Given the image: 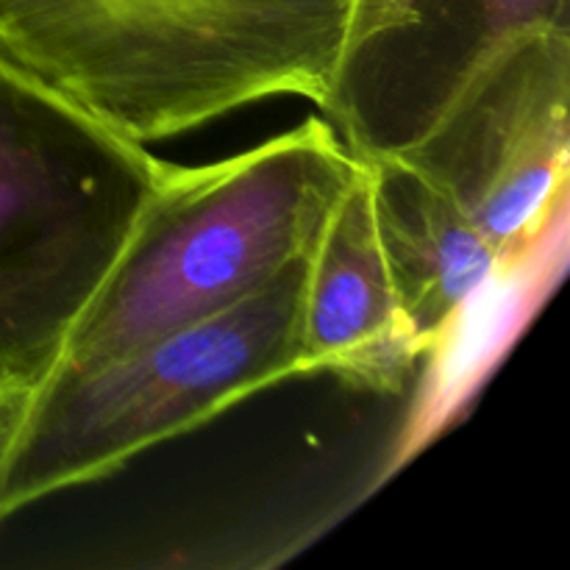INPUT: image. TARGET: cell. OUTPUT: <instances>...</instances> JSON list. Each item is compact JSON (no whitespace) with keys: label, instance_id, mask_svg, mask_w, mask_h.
<instances>
[{"label":"cell","instance_id":"obj_1","mask_svg":"<svg viewBox=\"0 0 570 570\" xmlns=\"http://www.w3.org/2000/svg\"><path fill=\"white\" fill-rule=\"evenodd\" d=\"M356 0H0V59L139 145L243 106H323Z\"/></svg>","mask_w":570,"mask_h":570},{"label":"cell","instance_id":"obj_4","mask_svg":"<svg viewBox=\"0 0 570 570\" xmlns=\"http://www.w3.org/2000/svg\"><path fill=\"white\" fill-rule=\"evenodd\" d=\"M161 167L0 59V384L59 367Z\"/></svg>","mask_w":570,"mask_h":570},{"label":"cell","instance_id":"obj_8","mask_svg":"<svg viewBox=\"0 0 570 570\" xmlns=\"http://www.w3.org/2000/svg\"><path fill=\"white\" fill-rule=\"evenodd\" d=\"M33 387L22 384H0V476H3L6 456H9L11 443H14L20 423L26 417L28 404H31Z\"/></svg>","mask_w":570,"mask_h":570},{"label":"cell","instance_id":"obj_6","mask_svg":"<svg viewBox=\"0 0 570 570\" xmlns=\"http://www.w3.org/2000/svg\"><path fill=\"white\" fill-rule=\"evenodd\" d=\"M298 345L304 376H334L379 395L401 393L426 356L379 245L362 159L309 250Z\"/></svg>","mask_w":570,"mask_h":570},{"label":"cell","instance_id":"obj_3","mask_svg":"<svg viewBox=\"0 0 570 570\" xmlns=\"http://www.w3.org/2000/svg\"><path fill=\"white\" fill-rule=\"evenodd\" d=\"M309 250L215 315L100 365L59 367L33 387L0 476V523L304 376L298 312Z\"/></svg>","mask_w":570,"mask_h":570},{"label":"cell","instance_id":"obj_2","mask_svg":"<svg viewBox=\"0 0 570 570\" xmlns=\"http://www.w3.org/2000/svg\"><path fill=\"white\" fill-rule=\"evenodd\" d=\"M356 167L323 117L215 165L165 161L59 367L109 362L259 289L315 245Z\"/></svg>","mask_w":570,"mask_h":570},{"label":"cell","instance_id":"obj_7","mask_svg":"<svg viewBox=\"0 0 570 570\" xmlns=\"http://www.w3.org/2000/svg\"><path fill=\"white\" fill-rule=\"evenodd\" d=\"M362 161L371 184L379 245L395 293L423 351L434 354L471 304L510 265L476 223L404 156Z\"/></svg>","mask_w":570,"mask_h":570},{"label":"cell","instance_id":"obj_5","mask_svg":"<svg viewBox=\"0 0 570 570\" xmlns=\"http://www.w3.org/2000/svg\"><path fill=\"white\" fill-rule=\"evenodd\" d=\"M570 28L512 39L404 156L449 195L507 265L566 212Z\"/></svg>","mask_w":570,"mask_h":570},{"label":"cell","instance_id":"obj_9","mask_svg":"<svg viewBox=\"0 0 570 570\" xmlns=\"http://www.w3.org/2000/svg\"><path fill=\"white\" fill-rule=\"evenodd\" d=\"M523 26L570 28V0H501Z\"/></svg>","mask_w":570,"mask_h":570}]
</instances>
